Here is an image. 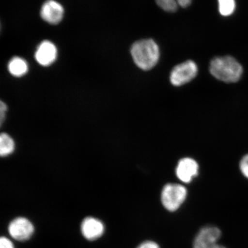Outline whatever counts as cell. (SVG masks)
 <instances>
[{"label":"cell","mask_w":248,"mask_h":248,"mask_svg":"<svg viewBox=\"0 0 248 248\" xmlns=\"http://www.w3.org/2000/svg\"><path fill=\"white\" fill-rule=\"evenodd\" d=\"M131 55L136 65L147 71L156 66L159 59V49L153 39L139 40L132 46Z\"/></svg>","instance_id":"6da1fadb"},{"label":"cell","mask_w":248,"mask_h":248,"mask_svg":"<svg viewBox=\"0 0 248 248\" xmlns=\"http://www.w3.org/2000/svg\"><path fill=\"white\" fill-rule=\"evenodd\" d=\"M211 74L221 81L234 83L238 81L243 74L241 64L230 56L217 57L211 62Z\"/></svg>","instance_id":"7a4b0ae2"},{"label":"cell","mask_w":248,"mask_h":248,"mask_svg":"<svg viewBox=\"0 0 248 248\" xmlns=\"http://www.w3.org/2000/svg\"><path fill=\"white\" fill-rule=\"evenodd\" d=\"M187 196V190L184 186L168 184L164 187L162 193L163 206L170 212H174L184 202Z\"/></svg>","instance_id":"3957f363"},{"label":"cell","mask_w":248,"mask_h":248,"mask_svg":"<svg viewBox=\"0 0 248 248\" xmlns=\"http://www.w3.org/2000/svg\"><path fill=\"white\" fill-rule=\"evenodd\" d=\"M197 73V64L192 61H186L173 68L170 73V82L175 86L184 85L193 80Z\"/></svg>","instance_id":"277c9868"},{"label":"cell","mask_w":248,"mask_h":248,"mask_svg":"<svg viewBox=\"0 0 248 248\" xmlns=\"http://www.w3.org/2000/svg\"><path fill=\"white\" fill-rule=\"evenodd\" d=\"M221 232L216 227L203 228L198 232L194 241V248H226L217 244Z\"/></svg>","instance_id":"5b68a950"},{"label":"cell","mask_w":248,"mask_h":248,"mask_svg":"<svg viewBox=\"0 0 248 248\" xmlns=\"http://www.w3.org/2000/svg\"><path fill=\"white\" fill-rule=\"evenodd\" d=\"M35 228L30 220L24 217H18L11 221L8 232L14 239L18 241L29 240L32 236Z\"/></svg>","instance_id":"8992f818"},{"label":"cell","mask_w":248,"mask_h":248,"mask_svg":"<svg viewBox=\"0 0 248 248\" xmlns=\"http://www.w3.org/2000/svg\"><path fill=\"white\" fill-rule=\"evenodd\" d=\"M80 230L86 239L94 241L98 239L103 235L105 226L100 220L89 217L83 220Z\"/></svg>","instance_id":"52a82bcc"},{"label":"cell","mask_w":248,"mask_h":248,"mask_svg":"<svg viewBox=\"0 0 248 248\" xmlns=\"http://www.w3.org/2000/svg\"><path fill=\"white\" fill-rule=\"evenodd\" d=\"M40 14L46 22L58 24L63 17L64 9L60 3L54 0H48L43 5Z\"/></svg>","instance_id":"ba28073f"},{"label":"cell","mask_w":248,"mask_h":248,"mask_svg":"<svg viewBox=\"0 0 248 248\" xmlns=\"http://www.w3.org/2000/svg\"><path fill=\"white\" fill-rule=\"evenodd\" d=\"M57 56V48L53 43L47 40L40 43L35 55L36 61L44 66H49L53 63Z\"/></svg>","instance_id":"9c48e42d"},{"label":"cell","mask_w":248,"mask_h":248,"mask_svg":"<svg viewBox=\"0 0 248 248\" xmlns=\"http://www.w3.org/2000/svg\"><path fill=\"white\" fill-rule=\"evenodd\" d=\"M198 165L191 158H185L180 160L176 168V175L181 181L189 183L198 173Z\"/></svg>","instance_id":"30bf717a"},{"label":"cell","mask_w":248,"mask_h":248,"mask_svg":"<svg viewBox=\"0 0 248 248\" xmlns=\"http://www.w3.org/2000/svg\"><path fill=\"white\" fill-rule=\"evenodd\" d=\"M28 69L26 61L19 57L12 58L8 64L9 71L15 77H22L27 73Z\"/></svg>","instance_id":"8fae6325"},{"label":"cell","mask_w":248,"mask_h":248,"mask_svg":"<svg viewBox=\"0 0 248 248\" xmlns=\"http://www.w3.org/2000/svg\"><path fill=\"white\" fill-rule=\"evenodd\" d=\"M157 4L163 10L169 12H174L179 5L183 8H186L190 5L191 0H156Z\"/></svg>","instance_id":"7c38bea8"},{"label":"cell","mask_w":248,"mask_h":248,"mask_svg":"<svg viewBox=\"0 0 248 248\" xmlns=\"http://www.w3.org/2000/svg\"><path fill=\"white\" fill-rule=\"evenodd\" d=\"M15 150L14 140L7 133H2L0 136V154L1 156H6L13 153Z\"/></svg>","instance_id":"4fadbf2b"},{"label":"cell","mask_w":248,"mask_h":248,"mask_svg":"<svg viewBox=\"0 0 248 248\" xmlns=\"http://www.w3.org/2000/svg\"><path fill=\"white\" fill-rule=\"evenodd\" d=\"M218 2L219 11L221 15L228 16L233 13L235 7L234 0H218Z\"/></svg>","instance_id":"5bb4252c"},{"label":"cell","mask_w":248,"mask_h":248,"mask_svg":"<svg viewBox=\"0 0 248 248\" xmlns=\"http://www.w3.org/2000/svg\"><path fill=\"white\" fill-rule=\"evenodd\" d=\"M240 170L242 174L248 179V154L242 157L240 162Z\"/></svg>","instance_id":"9a60e30c"},{"label":"cell","mask_w":248,"mask_h":248,"mask_svg":"<svg viewBox=\"0 0 248 248\" xmlns=\"http://www.w3.org/2000/svg\"><path fill=\"white\" fill-rule=\"evenodd\" d=\"M0 248H15L12 242L8 238L2 237L0 239Z\"/></svg>","instance_id":"2e32d148"},{"label":"cell","mask_w":248,"mask_h":248,"mask_svg":"<svg viewBox=\"0 0 248 248\" xmlns=\"http://www.w3.org/2000/svg\"><path fill=\"white\" fill-rule=\"evenodd\" d=\"M137 248H160L157 244L155 242L148 241L142 243Z\"/></svg>","instance_id":"e0dca14e"},{"label":"cell","mask_w":248,"mask_h":248,"mask_svg":"<svg viewBox=\"0 0 248 248\" xmlns=\"http://www.w3.org/2000/svg\"><path fill=\"white\" fill-rule=\"evenodd\" d=\"M7 110V105L2 101H1L0 105V113H1V124H2L3 121L5 119V112Z\"/></svg>","instance_id":"ac0fdd59"}]
</instances>
